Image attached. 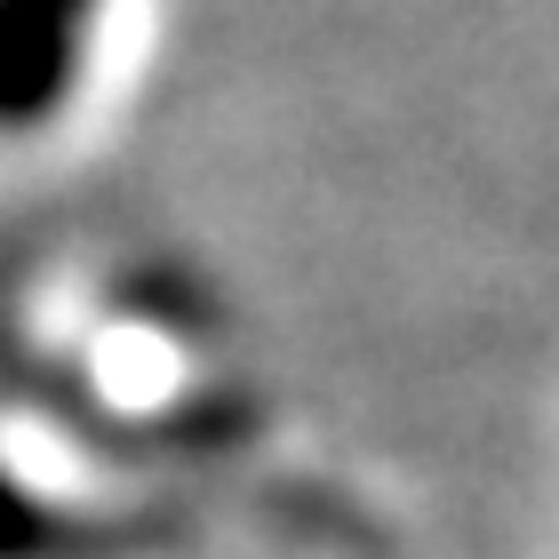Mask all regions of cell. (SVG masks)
<instances>
[{"label":"cell","instance_id":"obj_1","mask_svg":"<svg viewBox=\"0 0 559 559\" xmlns=\"http://www.w3.org/2000/svg\"><path fill=\"white\" fill-rule=\"evenodd\" d=\"M88 0H0V120H33L72 72Z\"/></svg>","mask_w":559,"mask_h":559},{"label":"cell","instance_id":"obj_2","mask_svg":"<svg viewBox=\"0 0 559 559\" xmlns=\"http://www.w3.org/2000/svg\"><path fill=\"white\" fill-rule=\"evenodd\" d=\"M40 544H48V520L9 488V479H0V559H24V551H40Z\"/></svg>","mask_w":559,"mask_h":559}]
</instances>
